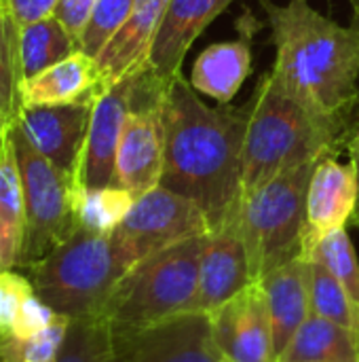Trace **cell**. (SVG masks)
<instances>
[{
    "mask_svg": "<svg viewBox=\"0 0 359 362\" xmlns=\"http://www.w3.org/2000/svg\"><path fill=\"white\" fill-rule=\"evenodd\" d=\"M169 85L146 66L138 72L135 102L121 132L114 185L133 197L161 185L165 163V121L163 102Z\"/></svg>",
    "mask_w": 359,
    "mask_h": 362,
    "instance_id": "cell-8",
    "label": "cell"
},
{
    "mask_svg": "<svg viewBox=\"0 0 359 362\" xmlns=\"http://www.w3.org/2000/svg\"><path fill=\"white\" fill-rule=\"evenodd\" d=\"M277 362H359V333L311 314Z\"/></svg>",
    "mask_w": 359,
    "mask_h": 362,
    "instance_id": "cell-22",
    "label": "cell"
},
{
    "mask_svg": "<svg viewBox=\"0 0 359 362\" xmlns=\"http://www.w3.org/2000/svg\"><path fill=\"white\" fill-rule=\"evenodd\" d=\"M169 0H135L125 23L97 55L104 89L148 66L152 40Z\"/></svg>",
    "mask_w": 359,
    "mask_h": 362,
    "instance_id": "cell-18",
    "label": "cell"
},
{
    "mask_svg": "<svg viewBox=\"0 0 359 362\" xmlns=\"http://www.w3.org/2000/svg\"><path fill=\"white\" fill-rule=\"evenodd\" d=\"M205 238L207 233L169 246L140 261L121 280L102 316L123 348L165 320L193 314Z\"/></svg>",
    "mask_w": 359,
    "mask_h": 362,
    "instance_id": "cell-4",
    "label": "cell"
},
{
    "mask_svg": "<svg viewBox=\"0 0 359 362\" xmlns=\"http://www.w3.org/2000/svg\"><path fill=\"white\" fill-rule=\"evenodd\" d=\"M129 348H123L104 316L76 318L55 362H127Z\"/></svg>",
    "mask_w": 359,
    "mask_h": 362,
    "instance_id": "cell-24",
    "label": "cell"
},
{
    "mask_svg": "<svg viewBox=\"0 0 359 362\" xmlns=\"http://www.w3.org/2000/svg\"><path fill=\"white\" fill-rule=\"evenodd\" d=\"M55 318H57V312L34 293L21 303L19 314H17L8 335H13L17 339H30L32 335L47 329Z\"/></svg>",
    "mask_w": 359,
    "mask_h": 362,
    "instance_id": "cell-32",
    "label": "cell"
},
{
    "mask_svg": "<svg viewBox=\"0 0 359 362\" xmlns=\"http://www.w3.org/2000/svg\"><path fill=\"white\" fill-rule=\"evenodd\" d=\"M34 293L36 291L32 278L15 269L0 272V337L11 333V327L19 314L21 303Z\"/></svg>",
    "mask_w": 359,
    "mask_h": 362,
    "instance_id": "cell-31",
    "label": "cell"
},
{
    "mask_svg": "<svg viewBox=\"0 0 359 362\" xmlns=\"http://www.w3.org/2000/svg\"><path fill=\"white\" fill-rule=\"evenodd\" d=\"M4 4L17 21V25L21 28L30 21L53 15L57 0H4Z\"/></svg>",
    "mask_w": 359,
    "mask_h": 362,
    "instance_id": "cell-34",
    "label": "cell"
},
{
    "mask_svg": "<svg viewBox=\"0 0 359 362\" xmlns=\"http://www.w3.org/2000/svg\"><path fill=\"white\" fill-rule=\"evenodd\" d=\"M355 204L358 182L353 168L341 163L336 157H324L309 182L303 257H309L322 238L351 223Z\"/></svg>",
    "mask_w": 359,
    "mask_h": 362,
    "instance_id": "cell-15",
    "label": "cell"
},
{
    "mask_svg": "<svg viewBox=\"0 0 359 362\" xmlns=\"http://www.w3.org/2000/svg\"><path fill=\"white\" fill-rule=\"evenodd\" d=\"M275 45L273 72L309 106L351 117L359 102V25H341L307 0H260Z\"/></svg>",
    "mask_w": 359,
    "mask_h": 362,
    "instance_id": "cell-2",
    "label": "cell"
},
{
    "mask_svg": "<svg viewBox=\"0 0 359 362\" xmlns=\"http://www.w3.org/2000/svg\"><path fill=\"white\" fill-rule=\"evenodd\" d=\"M11 142L25 202V242L19 267L28 272L78 229L74 204L78 185L36 153L15 121Z\"/></svg>",
    "mask_w": 359,
    "mask_h": 362,
    "instance_id": "cell-7",
    "label": "cell"
},
{
    "mask_svg": "<svg viewBox=\"0 0 359 362\" xmlns=\"http://www.w3.org/2000/svg\"><path fill=\"white\" fill-rule=\"evenodd\" d=\"M271 327L277 361L300 325L311 316L309 259L298 257L254 282Z\"/></svg>",
    "mask_w": 359,
    "mask_h": 362,
    "instance_id": "cell-17",
    "label": "cell"
},
{
    "mask_svg": "<svg viewBox=\"0 0 359 362\" xmlns=\"http://www.w3.org/2000/svg\"><path fill=\"white\" fill-rule=\"evenodd\" d=\"M252 74V30H243L235 40L205 47L190 70V85L218 104H231L241 85Z\"/></svg>",
    "mask_w": 359,
    "mask_h": 362,
    "instance_id": "cell-20",
    "label": "cell"
},
{
    "mask_svg": "<svg viewBox=\"0 0 359 362\" xmlns=\"http://www.w3.org/2000/svg\"><path fill=\"white\" fill-rule=\"evenodd\" d=\"M72 318L57 314V318L32 335L30 339H17L13 335L0 337V362H55L68 337Z\"/></svg>",
    "mask_w": 359,
    "mask_h": 362,
    "instance_id": "cell-28",
    "label": "cell"
},
{
    "mask_svg": "<svg viewBox=\"0 0 359 362\" xmlns=\"http://www.w3.org/2000/svg\"><path fill=\"white\" fill-rule=\"evenodd\" d=\"M95 100L21 108L15 123L30 146L78 185V168L87 142Z\"/></svg>",
    "mask_w": 359,
    "mask_h": 362,
    "instance_id": "cell-10",
    "label": "cell"
},
{
    "mask_svg": "<svg viewBox=\"0 0 359 362\" xmlns=\"http://www.w3.org/2000/svg\"><path fill=\"white\" fill-rule=\"evenodd\" d=\"M133 261L114 233L76 229L49 257L30 267L36 295L72 320L102 316Z\"/></svg>",
    "mask_w": 359,
    "mask_h": 362,
    "instance_id": "cell-5",
    "label": "cell"
},
{
    "mask_svg": "<svg viewBox=\"0 0 359 362\" xmlns=\"http://www.w3.org/2000/svg\"><path fill=\"white\" fill-rule=\"evenodd\" d=\"M347 136L349 117L309 106L269 70L252 93L243 144V197L288 170L336 157L349 142Z\"/></svg>",
    "mask_w": 359,
    "mask_h": 362,
    "instance_id": "cell-3",
    "label": "cell"
},
{
    "mask_svg": "<svg viewBox=\"0 0 359 362\" xmlns=\"http://www.w3.org/2000/svg\"><path fill=\"white\" fill-rule=\"evenodd\" d=\"M138 72L106 87L93 104L87 142L78 168V187L114 185V161L123 125L135 102Z\"/></svg>",
    "mask_w": 359,
    "mask_h": 362,
    "instance_id": "cell-11",
    "label": "cell"
},
{
    "mask_svg": "<svg viewBox=\"0 0 359 362\" xmlns=\"http://www.w3.org/2000/svg\"><path fill=\"white\" fill-rule=\"evenodd\" d=\"M307 259L320 261L343 284L351 301L359 308V261L345 227L322 238Z\"/></svg>",
    "mask_w": 359,
    "mask_h": 362,
    "instance_id": "cell-29",
    "label": "cell"
},
{
    "mask_svg": "<svg viewBox=\"0 0 359 362\" xmlns=\"http://www.w3.org/2000/svg\"><path fill=\"white\" fill-rule=\"evenodd\" d=\"M205 233H209V225L201 208L159 185L135 197L114 238L138 265L169 246Z\"/></svg>",
    "mask_w": 359,
    "mask_h": 362,
    "instance_id": "cell-9",
    "label": "cell"
},
{
    "mask_svg": "<svg viewBox=\"0 0 359 362\" xmlns=\"http://www.w3.org/2000/svg\"><path fill=\"white\" fill-rule=\"evenodd\" d=\"M127 362H222L207 314H182L133 339Z\"/></svg>",
    "mask_w": 359,
    "mask_h": 362,
    "instance_id": "cell-16",
    "label": "cell"
},
{
    "mask_svg": "<svg viewBox=\"0 0 359 362\" xmlns=\"http://www.w3.org/2000/svg\"><path fill=\"white\" fill-rule=\"evenodd\" d=\"M250 112L252 98L241 106H207L184 74L165 93L161 187L197 204L207 218L209 231L239 216Z\"/></svg>",
    "mask_w": 359,
    "mask_h": 362,
    "instance_id": "cell-1",
    "label": "cell"
},
{
    "mask_svg": "<svg viewBox=\"0 0 359 362\" xmlns=\"http://www.w3.org/2000/svg\"><path fill=\"white\" fill-rule=\"evenodd\" d=\"M23 76L19 68V25L0 0V146L6 129L21 110L19 89Z\"/></svg>",
    "mask_w": 359,
    "mask_h": 362,
    "instance_id": "cell-26",
    "label": "cell"
},
{
    "mask_svg": "<svg viewBox=\"0 0 359 362\" xmlns=\"http://www.w3.org/2000/svg\"><path fill=\"white\" fill-rule=\"evenodd\" d=\"M23 242L25 202L8 127L0 146V272L19 267Z\"/></svg>",
    "mask_w": 359,
    "mask_h": 362,
    "instance_id": "cell-21",
    "label": "cell"
},
{
    "mask_svg": "<svg viewBox=\"0 0 359 362\" xmlns=\"http://www.w3.org/2000/svg\"><path fill=\"white\" fill-rule=\"evenodd\" d=\"M104 91L97 59L85 51H74L51 68L25 78L19 89L21 108L59 106L95 100Z\"/></svg>",
    "mask_w": 359,
    "mask_h": 362,
    "instance_id": "cell-19",
    "label": "cell"
},
{
    "mask_svg": "<svg viewBox=\"0 0 359 362\" xmlns=\"http://www.w3.org/2000/svg\"><path fill=\"white\" fill-rule=\"evenodd\" d=\"M231 2L235 0H169L148 55V68L154 76L167 85L182 76L193 42Z\"/></svg>",
    "mask_w": 359,
    "mask_h": 362,
    "instance_id": "cell-14",
    "label": "cell"
},
{
    "mask_svg": "<svg viewBox=\"0 0 359 362\" xmlns=\"http://www.w3.org/2000/svg\"><path fill=\"white\" fill-rule=\"evenodd\" d=\"M351 6H353V21L359 25V0H349Z\"/></svg>",
    "mask_w": 359,
    "mask_h": 362,
    "instance_id": "cell-36",
    "label": "cell"
},
{
    "mask_svg": "<svg viewBox=\"0 0 359 362\" xmlns=\"http://www.w3.org/2000/svg\"><path fill=\"white\" fill-rule=\"evenodd\" d=\"M133 2L135 0H97L89 23L78 38V49L97 59L108 40L125 23Z\"/></svg>",
    "mask_w": 359,
    "mask_h": 362,
    "instance_id": "cell-30",
    "label": "cell"
},
{
    "mask_svg": "<svg viewBox=\"0 0 359 362\" xmlns=\"http://www.w3.org/2000/svg\"><path fill=\"white\" fill-rule=\"evenodd\" d=\"M347 148H349V157H351V168H353V174H355V182H358V204H355V212H353V218L351 223L359 229V125L351 132V138L347 142Z\"/></svg>",
    "mask_w": 359,
    "mask_h": 362,
    "instance_id": "cell-35",
    "label": "cell"
},
{
    "mask_svg": "<svg viewBox=\"0 0 359 362\" xmlns=\"http://www.w3.org/2000/svg\"><path fill=\"white\" fill-rule=\"evenodd\" d=\"M309 295L313 316L359 333V308L351 301L343 284L313 259H309Z\"/></svg>",
    "mask_w": 359,
    "mask_h": 362,
    "instance_id": "cell-27",
    "label": "cell"
},
{
    "mask_svg": "<svg viewBox=\"0 0 359 362\" xmlns=\"http://www.w3.org/2000/svg\"><path fill=\"white\" fill-rule=\"evenodd\" d=\"M97 0H57L53 15L68 28V32L78 40L89 23V17Z\"/></svg>",
    "mask_w": 359,
    "mask_h": 362,
    "instance_id": "cell-33",
    "label": "cell"
},
{
    "mask_svg": "<svg viewBox=\"0 0 359 362\" xmlns=\"http://www.w3.org/2000/svg\"><path fill=\"white\" fill-rule=\"evenodd\" d=\"M74 51H78V40L55 15L19 28V68L23 81L66 59Z\"/></svg>",
    "mask_w": 359,
    "mask_h": 362,
    "instance_id": "cell-23",
    "label": "cell"
},
{
    "mask_svg": "<svg viewBox=\"0 0 359 362\" xmlns=\"http://www.w3.org/2000/svg\"><path fill=\"white\" fill-rule=\"evenodd\" d=\"M252 284L248 250L235 218L205 238L193 314H212Z\"/></svg>",
    "mask_w": 359,
    "mask_h": 362,
    "instance_id": "cell-12",
    "label": "cell"
},
{
    "mask_svg": "<svg viewBox=\"0 0 359 362\" xmlns=\"http://www.w3.org/2000/svg\"><path fill=\"white\" fill-rule=\"evenodd\" d=\"M207 316L222 362H277L271 327L256 284Z\"/></svg>",
    "mask_w": 359,
    "mask_h": 362,
    "instance_id": "cell-13",
    "label": "cell"
},
{
    "mask_svg": "<svg viewBox=\"0 0 359 362\" xmlns=\"http://www.w3.org/2000/svg\"><path fill=\"white\" fill-rule=\"evenodd\" d=\"M320 161L288 170L241 199L237 225L254 282L303 257L307 193Z\"/></svg>",
    "mask_w": 359,
    "mask_h": 362,
    "instance_id": "cell-6",
    "label": "cell"
},
{
    "mask_svg": "<svg viewBox=\"0 0 359 362\" xmlns=\"http://www.w3.org/2000/svg\"><path fill=\"white\" fill-rule=\"evenodd\" d=\"M135 197L116 187H78L76 189V223L80 229L110 235L118 229L133 206Z\"/></svg>",
    "mask_w": 359,
    "mask_h": 362,
    "instance_id": "cell-25",
    "label": "cell"
}]
</instances>
